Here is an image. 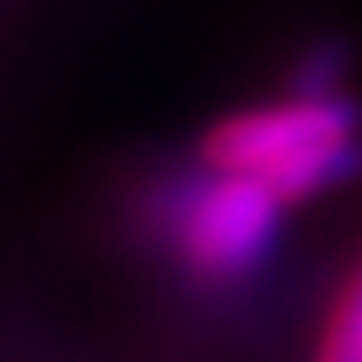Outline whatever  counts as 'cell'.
I'll list each match as a JSON object with an SVG mask.
<instances>
[{"label":"cell","mask_w":362,"mask_h":362,"mask_svg":"<svg viewBox=\"0 0 362 362\" xmlns=\"http://www.w3.org/2000/svg\"><path fill=\"white\" fill-rule=\"evenodd\" d=\"M146 226L170 250L184 278L202 287H235L264 273L282 245L287 202L269 179L198 165L146 193Z\"/></svg>","instance_id":"obj_1"},{"label":"cell","mask_w":362,"mask_h":362,"mask_svg":"<svg viewBox=\"0 0 362 362\" xmlns=\"http://www.w3.org/2000/svg\"><path fill=\"white\" fill-rule=\"evenodd\" d=\"M362 136L358 94H287L212 122L198 141V165L230 175H269L310 146Z\"/></svg>","instance_id":"obj_2"},{"label":"cell","mask_w":362,"mask_h":362,"mask_svg":"<svg viewBox=\"0 0 362 362\" xmlns=\"http://www.w3.org/2000/svg\"><path fill=\"white\" fill-rule=\"evenodd\" d=\"M273 193H278L287 207L292 202H310L325 198V193H339L362 179V136H344V141H325V146H310L292 160H282L278 170H269Z\"/></svg>","instance_id":"obj_3"},{"label":"cell","mask_w":362,"mask_h":362,"mask_svg":"<svg viewBox=\"0 0 362 362\" xmlns=\"http://www.w3.org/2000/svg\"><path fill=\"white\" fill-rule=\"evenodd\" d=\"M353 42L339 38V33H320V38L301 42L282 71V85L287 94H349V81H353Z\"/></svg>","instance_id":"obj_4"},{"label":"cell","mask_w":362,"mask_h":362,"mask_svg":"<svg viewBox=\"0 0 362 362\" xmlns=\"http://www.w3.org/2000/svg\"><path fill=\"white\" fill-rule=\"evenodd\" d=\"M315 362H362V264L334 296V310L325 320Z\"/></svg>","instance_id":"obj_5"}]
</instances>
